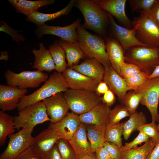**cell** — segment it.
Segmentation results:
<instances>
[{"mask_svg": "<svg viewBox=\"0 0 159 159\" xmlns=\"http://www.w3.org/2000/svg\"><path fill=\"white\" fill-rule=\"evenodd\" d=\"M74 6L81 12L84 19L82 25L104 38L107 37L110 25L109 13L101 8L98 0H76Z\"/></svg>", "mask_w": 159, "mask_h": 159, "instance_id": "1", "label": "cell"}, {"mask_svg": "<svg viewBox=\"0 0 159 159\" xmlns=\"http://www.w3.org/2000/svg\"><path fill=\"white\" fill-rule=\"evenodd\" d=\"M69 88L62 74L56 71L50 75L41 87L32 93L22 97L17 109L19 111L59 92H64Z\"/></svg>", "mask_w": 159, "mask_h": 159, "instance_id": "2", "label": "cell"}, {"mask_svg": "<svg viewBox=\"0 0 159 159\" xmlns=\"http://www.w3.org/2000/svg\"><path fill=\"white\" fill-rule=\"evenodd\" d=\"M76 31L79 45L87 57L96 59L105 68L111 66L105 39L97 34L89 32L81 24L78 26Z\"/></svg>", "mask_w": 159, "mask_h": 159, "instance_id": "3", "label": "cell"}, {"mask_svg": "<svg viewBox=\"0 0 159 159\" xmlns=\"http://www.w3.org/2000/svg\"><path fill=\"white\" fill-rule=\"evenodd\" d=\"M125 62L134 64L149 76L159 64V48L132 47L125 52Z\"/></svg>", "mask_w": 159, "mask_h": 159, "instance_id": "4", "label": "cell"}, {"mask_svg": "<svg viewBox=\"0 0 159 159\" xmlns=\"http://www.w3.org/2000/svg\"><path fill=\"white\" fill-rule=\"evenodd\" d=\"M63 95L71 112L79 115L102 102L100 96L88 90L69 89L64 92Z\"/></svg>", "mask_w": 159, "mask_h": 159, "instance_id": "5", "label": "cell"}, {"mask_svg": "<svg viewBox=\"0 0 159 159\" xmlns=\"http://www.w3.org/2000/svg\"><path fill=\"white\" fill-rule=\"evenodd\" d=\"M132 24L140 43L149 47L159 48V26L148 14L141 13L134 18Z\"/></svg>", "mask_w": 159, "mask_h": 159, "instance_id": "6", "label": "cell"}, {"mask_svg": "<svg viewBox=\"0 0 159 159\" xmlns=\"http://www.w3.org/2000/svg\"><path fill=\"white\" fill-rule=\"evenodd\" d=\"M45 105L40 101L19 111L18 115L14 117V128L33 129L37 125L50 121Z\"/></svg>", "mask_w": 159, "mask_h": 159, "instance_id": "7", "label": "cell"}, {"mask_svg": "<svg viewBox=\"0 0 159 159\" xmlns=\"http://www.w3.org/2000/svg\"><path fill=\"white\" fill-rule=\"evenodd\" d=\"M4 77L8 85L23 89L37 87L49 78L47 73L38 70L16 73L9 69L5 72Z\"/></svg>", "mask_w": 159, "mask_h": 159, "instance_id": "8", "label": "cell"}, {"mask_svg": "<svg viewBox=\"0 0 159 159\" xmlns=\"http://www.w3.org/2000/svg\"><path fill=\"white\" fill-rule=\"evenodd\" d=\"M135 91L141 95L140 104L148 109L151 115L152 121L158 122L159 77L149 79Z\"/></svg>", "mask_w": 159, "mask_h": 159, "instance_id": "9", "label": "cell"}, {"mask_svg": "<svg viewBox=\"0 0 159 159\" xmlns=\"http://www.w3.org/2000/svg\"><path fill=\"white\" fill-rule=\"evenodd\" d=\"M33 129L22 128L17 132L9 135L7 147L0 155V159H15L30 146L33 137Z\"/></svg>", "mask_w": 159, "mask_h": 159, "instance_id": "10", "label": "cell"}, {"mask_svg": "<svg viewBox=\"0 0 159 159\" xmlns=\"http://www.w3.org/2000/svg\"><path fill=\"white\" fill-rule=\"evenodd\" d=\"M81 20L78 19L72 24L65 26H49L44 24L37 27L35 31L37 37L41 39L45 34H51L60 37L61 39L72 43L78 42L76 31Z\"/></svg>", "mask_w": 159, "mask_h": 159, "instance_id": "11", "label": "cell"}, {"mask_svg": "<svg viewBox=\"0 0 159 159\" xmlns=\"http://www.w3.org/2000/svg\"><path fill=\"white\" fill-rule=\"evenodd\" d=\"M109 14L110 20V37L115 38L119 42L125 52L134 46H146L137 39L134 28L132 27L131 29H129L118 25L115 22L113 16L110 14Z\"/></svg>", "mask_w": 159, "mask_h": 159, "instance_id": "12", "label": "cell"}, {"mask_svg": "<svg viewBox=\"0 0 159 159\" xmlns=\"http://www.w3.org/2000/svg\"><path fill=\"white\" fill-rule=\"evenodd\" d=\"M42 101L45 105L51 123L59 121L69 112V107L62 92H59Z\"/></svg>", "mask_w": 159, "mask_h": 159, "instance_id": "13", "label": "cell"}, {"mask_svg": "<svg viewBox=\"0 0 159 159\" xmlns=\"http://www.w3.org/2000/svg\"><path fill=\"white\" fill-rule=\"evenodd\" d=\"M81 123L79 115L71 112L59 121L51 123L49 127L60 138L69 140L77 131Z\"/></svg>", "mask_w": 159, "mask_h": 159, "instance_id": "14", "label": "cell"}, {"mask_svg": "<svg viewBox=\"0 0 159 159\" xmlns=\"http://www.w3.org/2000/svg\"><path fill=\"white\" fill-rule=\"evenodd\" d=\"M68 85L69 88L95 92L100 82L67 67L62 73Z\"/></svg>", "mask_w": 159, "mask_h": 159, "instance_id": "15", "label": "cell"}, {"mask_svg": "<svg viewBox=\"0 0 159 159\" xmlns=\"http://www.w3.org/2000/svg\"><path fill=\"white\" fill-rule=\"evenodd\" d=\"M27 89L0 85V108L4 112L17 108L21 99L25 95Z\"/></svg>", "mask_w": 159, "mask_h": 159, "instance_id": "16", "label": "cell"}, {"mask_svg": "<svg viewBox=\"0 0 159 159\" xmlns=\"http://www.w3.org/2000/svg\"><path fill=\"white\" fill-rule=\"evenodd\" d=\"M61 139L49 127L33 137L30 146L34 151L42 158Z\"/></svg>", "mask_w": 159, "mask_h": 159, "instance_id": "17", "label": "cell"}, {"mask_svg": "<svg viewBox=\"0 0 159 159\" xmlns=\"http://www.w3.org/2000/svg\"><path fill=\"white\" fill-rule=\"evenodd\" d=\"M126 0H98L100 7L113 16L124 27L132 28V21L126 15L125 6Z\"/></svg>", "mask_w": 159, "mask_h": 159, "instance_id": "18", "label": "cell"}, {"mask_svg": "<svg viewBox=\"0 0 159 159\" xmlns=\"http://www.w3.org/2000/svg\"><path fill=\"white\" fill-rule=\"evenodd\" d=\"M102 81L117 97L122 104L125 96L129 90L125 79L112 68L111 66L105 68Z\"/></svg>", "mask_w": 159, "mask_h": 159, "instance_id": "19", "label": "cell"}, {"mask_svg": "<svg viewBox=\"0 0 159 159\" xmlns=\"http://www.w3.org/2000/svg\"><path fill=\"white\" fill-rule=\"evenodd\" d=\"M74 150L77 159L90 154L93 152L88 139L86 125L81 122L75 133L68 140Z\"/></svg>", "mask_w": 159, "mask_h": 159, "instance_id": "20", "label": "cell"}, {"mask_svg": "<svg viewBox=\"0 0 159 159\" xmlns=\"http://www.w3.org/2000/svg\"><path fill=\"white\" fill-rule=\"evenodd\" d=\"M106 51L112 68L121 76V68L125 62V52L119 42L110 37L104 38Z\"/></svg>", "mask_w": 159, "mask_h": 159, "instance_id": "21", "label": "cell"}, {"mask_svg": "<svg viewBox=\"0 0 159 159\" xmlns=\"http://www.w3.org/2000/svg\"><path fill=\"white\" fill-rule=\"evenodd\" d=\"M74 70L99 82L102 80L104 67L94 58L87 57L80 64L70 67Z\"/></svg>", "mask_w": 159, "mask_h": 159, "instance_id": "22", "label": "cell"}, {"mask_svg": "<svg viewBox=\"0 0 159 159\" xmlns=\"http://www.w3.org/2000/svg\"><path fill=\"white\" fill-rule=\"evenodd\" d=\"M110 107L101 102L89 111L79 115L80 122L86 124L107 125Z\"/></svg>", "mask_w": 159, "mask_h": 159, "instance_id": "23", "label": "cell"}, {"mask_svg": "<svg viewBox=\"0 0 159 159\" xmlns=\"http://www.w3.org/2000/svg\"><path fill=\"white\" fill-rule=\"evenodd\" d=\"M39 49H34L32 51L34 56V64L32 67L38 70L49 72L54 70L55 64L49 50L46 49L42 42L39 44Z\"/></svg>", "mask_w": 159, "mask_h": 159, "instance_id": "24", "label": "cell"}, {"mask_svg": "<svg viewBox=\"0 0 159 159\" xmlns=\"http://www.w3.org/2000/svg\"><path fill=\"white\" fill-rule=\"evenodd\" d=\"M75 0H71L64 8L54 13L47 14L37 11H34L26 17V21L35 24L37 27L43 25L46 21L57 18L62 15L69 14L74 6Z\"/></svg>", "mask_w": 159, "mask_h": 159, "instance_id": "25", "label": "cell"}, {"mask_svg": "<svg viewBox=\"0 0 159 159\" xmlns=\"http://www.w3.org/2000/svg\"><path fill=\"white\" fill-rule=\"evenodd\" d=\"M57 42L65 51L67 67L78 64L81 59L87 57L78 42L72 43L62 39L57 40Z\"/></svg>", "mask_w": 159, "mask_h": 159, "instance_id": "26", "label": "cell"}, {"mask_svg": "<svg viewBox=\"0 0 159 159\" xmlns=\"http://www.w3.org/2000/svg\"><path fill=\"white\" fill-rule=\"evenodd\" d=\"M18 13L28 16L40 8L53 4L54 0H39L30 1L26 0H8Z\"/></svg>", "mask_w": 159, "mask_h": 159, "instance_id": "27", "label": "cell"}, {"mask_svg": "<svg viewBox=\"0 0 159 159\" xmlns=\"http://www.w3.org/2000/svg\"><path fill=\"white\" fill-rule=\"evenodd\" d=\"M87 135L93 152L103 146L106 141V125L86 124Z\"/></svg>", "mask_w": 159, "mask_h": 159, "instance_id": "28", "label": "cell"}, {"mask_svg": "<svg viewBox=\"0 0 159 159\" xmlns=\"http://www.w3.org/2000/svg\"><path fill=\"white\" fill-rule=\"evenodd\" d=\"M157 141L152 138H150L140 147L120 150L122 159H146L149 153L155 146Z\"/></svg>", "mask_w": 159, "mask_h": 159, "instance_id": "29", "label": "cell"}, {"mask_svg": "<svg viewBox=\"0 0 159 159\" xmlns=\"http://www.w3.org/2000/svg\"><path fill=\"white\" fill-rule=\"evenodd\" d=\"M147 123L146 117L143 112L136 111L131 115L129 119L125 122L122 134L124 139L127 140L134 131Z\"/></svg>", "mask_w": 159, "mask_h": 159, "instance_id": "30", "label": "cell"}, {"mask_svg": "<svg viewBox=\"0 0 159 159\" xmlns=\"http://www.w3.org/2000/svg\"><path fill=\"white\" fill-rule=\"evenodd\" d=\"M48 48L55 64L54 70L58 73L62 74L67 67L64 50L58 43L57 41H55L53 44L49 45Z\"/></svg>", "mask_w": 159, "mask_h": 159, "instance_id": "31", "label": "cell"}, {"mask_svg": "<svg viewBox=\"0 0 159 159\" xmlns=\"http://www.w3.org/2000/svg\"><path fill=\"white\" fill-rule=\"evenodd\" d=\"M14 117L8 115L2 110L0 111V145L5 143L7 137L14 133Z\"/></svg>", "mask_w": 159, "mask_h": 159, "instance_id": "32", "label": "cell"}, {"mask_svg": "<svg viewBox=\"0 0 159 159\" xmlns=\"http://www.w3.org/2000/svg\"><path fill=\"white\" fill-rule=\"evenodd\" d=\"M125 122L113 125H107L105 132L106 141L114 143L121 148L122 145L121 138Z\"/></svg>", "mask_w": 159, "mask_h": 159, "instance_id": "33", "label": "cell"}, {"mask_svg": "<svg viewBox=\"0 0 159 159\" xmlns=\"http://www.w3.org/2000/svg\"><path fill=\"white\" fill-rule=\"evenodd\" d=\"M130 115L123 105L121 104L117 105L110 111L107 125H113L117 124L120 123L122 119L127 117H130Z\"/></svg>", "mask_w": 159, "mask_h": 159, "instance_id": "34", "label": "cell"}, {"mask_svg": "<svg viewBox=\"0 0 159 159\" xmlns=\"http://www.w3.org/2000/svg\"><path fill=\"white\" fill-rule=\"evenodd\" d=\"M141 99V95L134 91H130L125 95L122 105L131 115L136 112Z\"/></svg>", "mask_w": 159, "mask_h": 159, "instance_id": "35", "label": "cell"}, {"mask_svg": "<svg viewBox=\"0 0 159 159\" xmlns=\"http://www.w3.org/2000/svg\"><path fill=\"white\" fill-rule=\"evenodd\" d=\"M62 159H77L76 153L69 141L63 138L56 143Z\"/></svg>", "mask_w": 159, "mask_h": 159, "instance_id": "36", "label": "cell"}, {"mask_svg": "<svg viewBox=\"0 0 159 159\" xmlns=\"http://www.w3.org/2000/svg\"><path fill=\"white\" fill-rule=\"evenodd\" d=\"M156 0H129L132 13L140 11L141 13H150Z\"/></svg>", "mask_w": 159, "mask_h": 159, "instance_id": "37", "label": "cell"}, {"mask_svg": "<svg viewBox=\"0 0 159 159\" xmlns=\"http://www.w3.org/2000/svg\"><path fill=\"white\" fill-rule=\"evenodd\" d=\"M149 75L141 71L129 78L124 79L129 91H136L149 79Z\"/></svg>", "mask_w": 159, "mask_h": 159, "instance_id": "38", "label": "cell"}, {"mask_svg": "<svg viewBox=\"0 0 159 159\" xmlns=\"http://www.w3.org/2000/svg\"><path fill=\"white\" fill-rule=\"evenodd\" d=\"M142 132L157 141L159 139V131L157 129L156 121H152L151 123H146L138 127L137 130Z\"/></svg>", "mask_w": 159, "mask_h": 159, "instance_id": "39", "label": "cell"}, {"mask_svg": "<svg viewBox=\"0 0 159 159\" xmlns=\"http://www.w3.org/2000/svg\"><path fill=\"white\" fill-rule=\"evenodd\" d=\"M0 31L9 35L12 37L13 41H15L19 44L20 41H25V38L23 35L19 34L18 30L13 29L4 21H0Z\"/></svg>", "mask_w": 159, "mask_h": 159, "instance_id": "40", "label": "cell"}, {"mask_svg": "<svg viewBox=\"0 0 159 159\" xmlns=\"http://www.w3.org/2000/svg\"><path fill=\"white\" fill-rule=\"evenodd\" d=\"M141 71L136 65L125 62L122 64L121 68V76L124 79L132 77Z\"/></svg>", "mask_w": 159, "mask_h": 159, "instance_id": "41", "label": "cell"}, {"mask_svg": "<svg viewBox=\"0 0 159 159\" xmlns=\"http://www.w3.org/2000/svg\"><path fill=\"white\" fill-rule=\"evenodd\" d=\"M150 138L145 133L139 132L137 136L131 142L126 143L120 148V150H124L133 148L137 147L138 145L147 141Z\"/></svg>", "mask_w": 159, "mask_h": 159, "instance_id": "42", "label": "cell"}, {"mask_svg": "<svg viewBox=\"0 0 159 159\" xmlns=\"http://www.w3.org/2000/svg\"><path fill=\"white\" fill-rule=\"evenodd\" d=\"M103 146L113 159H122V155L120 148L116 144L105 141Z\"/></svg>", "mask_w": 159, "mask_h": 159, "instance_id": "43", "label": "cell"}, {"mask_svg": "<svg viewBox=\"0 0 159 159\" xmlns=\"http://www.w3.org/2000/svg\"><path fill=\"white\" fill-rule=\"evenodd\" d=\"M15 159H42L37 154L30 146L23 151Z\"/></svg>", "mask_w": 159, "mask_h": 159, "instance_id": "44", "label": "cell"}, {"mask_svg": "<svg viewBox=\"0 0 159 159\" xmlns=\"http://www.w3.org/2000/svg\"><path fill=\"white\" fill-rule=\"evenodd\" d=\"M101 100L102 102L110 107L115 102L116 98L114 93L110 89L103 95Z\"/></svg>", "mask_w": 159, "mask_h": 159, "instance_id": "45", "label": "cell"}, {"mask_svg": "<svg viewBox=\"0 0 159 159\" xmlns=\"http://www.w3.org/2000/svg\"><path fill=\"white\" fill-rule=\"evenodd\" d=\"M149 15L159 26V0H156Z\"/></svg>", "mask_w": 159, "mask_h": 159, "instance_id": "46", "label": "cell"}, {"mask_svg": "<svg viewBox=\"0 0 159 159\" xmlns=\"http://www.w3.org/2000/svg\"><path fill=\"white\" fill-rule=\"evenodd\" d=\"M42 159H62L56 144Z\"/></svg>", "mask_w": 159, "mask_h": 159, "instance_id": "47", "label": "cell"}, {"mask_svg": "<svg viewBox=\"0 0 159 159\" xmlns=\"http://www.w3.org/2000/svg\"><path fill=\"white\" fill-rule=\"evenodd\" d=\"M95 153L97 159H114L110 156L103 146L100 148Z\"/></svg>", "mask_w": 159, "mask_h": 159, "instance_id": "48", "label": "cell"}, {"mask_svg": "<svg viewBox=\"0 0 159 159\" xmlns=\"http://www.w3.org/2000/svg\"><path fill=\"white\" fill-rule=\"evenodd\" d=\"M109 90V87L106 83L102 81L97 85L95 92L97 95L100 96L101 95H103Z\"/></svg>", "mask_w": 159, "mask_h": 159, "instance_id": "49", "label": "cell"}, {"mask_svg": "<svg viewBox=\"0 0 159 159\" xmlns=\"http://www.w3.org/2000/svg\"><path fill=\"white\" fill-rule=\"evenodd\" d=\"M146 159H159V139L149 153Z\"/></svg>", "mask_w": 159, "mask_h": 159, "instance_id": "50", "label": "cell"}, {"mask_svg": "<svg viewBox=\"0 0 159 159\" xmlns=\"http://www.w3.org/2000/svg\"><path fill=\"white\" fill-rule=\"evenodd\" d=\"M159 77V64L156 66L151 74L149 76V79Z\"/></svg>", "mask_w": 159, "mask_h": 159, "instance_id": "51", "label": "cell"}, {"mask_svg": "<svg viewBox=\"0 0 159 159\" xmlns=\"http://www.w3.org/2000/svg\"><path fill=\"white\" fill-rule=\"evenodd\" d=\"M0 60H4L7 61L9 59V57L8 52L6 51H2L1 52Z\"/></svg>", "mask_w": 159, "mask_h": 159, "instance_id": "52", "label": "cell"}, {"mask_svg": "<svg viewBox=\"0 0 159 159\" xmlns=\"http://www.w3.org/2000/svg\"><path fill=\"white\" fill-rule=\"evenodd\" d=\"M81 159H97L96 153L94 152L89 155L85 156Z\"/></svg>", "mask_w": 159, "mask_h": 159, "instance_id": "53", "label": "cell"}, {"mask_svg": "<svg viewBox=\"0 0 159 159\" xmlns=\"http://www.w3.org/2000/svg\"><path fill=\"white\" fill-rule=\"evenodd\" d=\"M158 122H159V120ZM157 129L158 131H159V123L157 125Z\"/></svg>", "mask_w": 159, "mask_h": 159, "instance_id": "54", "label": "cell"}]
</instances>
